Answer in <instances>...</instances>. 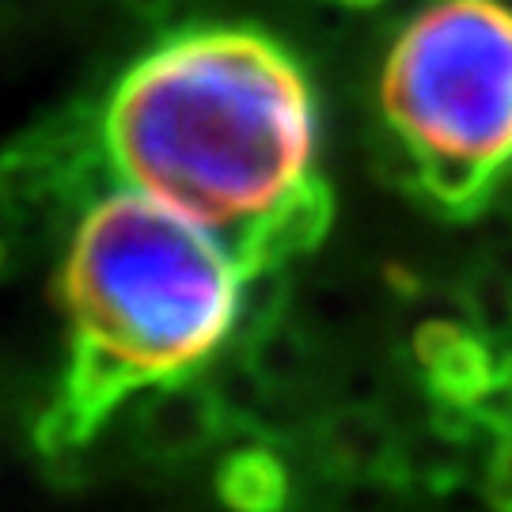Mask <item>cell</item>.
Returning <instances> with one entry per match:
<instances>
[{
    "label": "cell",
    "mask_w": 512,
    "mask_h": 512,
    "mask_svg": "<svg viewBox=\"0 0 512 512\" xmlns=\"http://www.w3.org/2000/svg\"><path fill=\"white\" fill-rule=\"evenodd\" d=\"M217 494L232 512H285L289 505V471L266 444L236 448L220 463Z\"/></svg>",
    "instance_id": "obj_8"
},
{
    "label": "cell",
    "mask_w": 512,
    "mask_h": 512,
    "mask_svg": "<svg viewBox=\"0 0 512 512\" xmlns=\"http://www.w3.org/2000/svg\"><path fill=\"white\" fill-rule=\"evenodd\" d=\"M148 395L152 399L137 414V437L148 456L190 459L217 440L220 418H224V399L217 387L186 376Z\"/></svg>",
    "instance_id": "obj_6"
},
{
    "label": "cell",
    "mask_w": 512,
    "mask_h": 512,
    "mask_svg": "<svg viewBox=\"0 0 512 512\" xmlns=\"http://www.w3.org/2000/svg\"><path fill=\"white\" fill-rule=\"evenodd\" d=\"M482 490L497 512H512V429L494 433V448L486 459V478Z\"/></svg>",
    "instance_id": "obj_9"
},
{
    "label": "cell",
    "mask_w": 512,
    "mask_h": 512,
    "mask_svg": "<svg viewBox=\"0 0 512 512\" xmlns=\"http://www.w3.org/2000/svg\"><path fill=\"white\" fill-rule=\"evenodd\" d=\"M349 8H376V4H384V0H342Z\"/></svg>",
    "instance_id": "obj_10"
},
{
    "label": "cell",
    "mask_w": 512,
    "mask_h": 512,
    "mask_svg": "<svg viewBox=\"0 0 512 512\" xmlns=\"http://www.w3.org/2000/svg\"><path fill=\"white\" fill-rule=\"evenodd\" d=\"M414 361L433 403L444 414L475 418L478 403L490 395L501 372V357L482 330L456 319H429L414 334Z\"/></svg>",
    "instance_id": "obj_5"
},
{
    "label": "cell",
    "mask_w": 512,
    "mask_h": 512,
    "mask_svg": "<svg viewBox=\"0 0 512 512\" xmlns=\"http://www.w3.org/2000/svg\"><path fill=\"white\" fill-rule=\"evenodd\" d=\"M319 452L334 471L384 475L399 459V440L376 410H342L330 414L319 429Z\"/></svg>",
    "instance_id": "obj_7"
},
{
    "label": "cell",
    "mask_w": 512,
    "mask_h": 512,
    "mask_svg": "<svg viewBox=\"0 0 512 512\" xmlns=\"http://www.w3.org/2000/svg\"><path fill=\"white\" fill-rule=\"evenodd\" d=\"M107 160L103 145L95 148L73 122L38 129L8 152H0V213L31 224L69 209L84 194L92 164Z\"/></svg>",
    "instance_id": "obj_4"
},
{
    "label": "cell",
    "mask_w": 512,
    "mask_h": 512,
    "mask_svg": "<svg viewBox=\"0 0 512 512\" xmlns=\"http://www.w3.org/2000/svg\"><path fill=\"white\" fill-rule=\"evenodd\" d=\"M110 171L232 247L251 277L327 236L319 107L285 46L194 27L129 65L99 114Z\"/></svg>",
    "instance_id": "obj_1"
},
{
    "label": "cell",
    "mask_w": 512,
    "mask_h": 512,
    "mask_svg": "<svg viewBox=\"0 0 512 512\" xmlns=\"http://www.w3.org/2000/svg\"><path fill=\"white\" fill-rule=\"evenodd\" d=\"M247 281L232 247L171 205L133 186L95 198L61 266L69 365L38 444L73 452L122 403L198 376L232 338Z\"/></svg>",
    "instance_id": "obj_2"
},
{
    "label": "cell",
    "mask_w": 512,
    "mask_h": 512,
    "mask_svg": "<svg viewBox=\"0 0 512 512\" xmlns=\"http://www.w3.org/2000/svg\"><path fill=\"white\" fill-rule=\"evenodd\" d=\"M380 114L421 194L471 217L512 171L509 0H425L384 57Z\"/></svg>",
    "instance_id": "obj_3"
}]
</instances>
